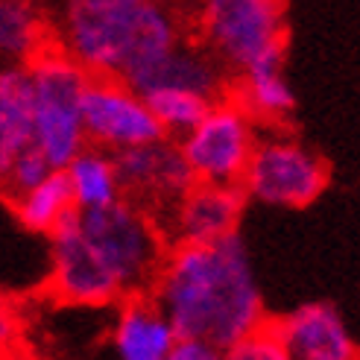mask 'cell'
Listing matches in <instances>:
<instances>
[{"instance_id": "cb8c5ba5", "label": "cell", "mask_w": 360, "mask_h": 360, "mask_svg": "<svg viewBox=\"0 0 360 360\" xmlns=\"http://www.w3.org/2000/svg\"><path fill=\"white\" fill-rule=\"evenodd\" d=\"M18 337H21V322H18L15 308L6 302V296H0V352H9Z\"/></svg>"}, {"instance_id": "8fae6325", "label": "cell", "mask_w": 360, "mask_h": 360, "mask_svg": "<svg viewBox=\"0 0 360 360\" xmlns=\"http://www.w3.org/2000/svg\"><path fill=\"white\" fill-rule=\"evenodd\" d=\"M246 202L240 185L196 182L158 220L170 243H217L238 235Z\"/></svg>"}, {"instance_id": "7402d4cb", "label": "cell", "mask_w": 360, "mask_h": 360, "mask_svg": "<svg viewBox=\"0 0 360 360\" xmlns=\"http://www.w3.org/2000/svg\"><path fill=\"white\" fill-rule=\"evenodd\" d=\"M53 173V165L39 153V150H27L21 158H18V165L12 167L9 179H6V188L0 191V193H6L9 200H15V196H21L24 191L35 188L39 182H44V179Z\"/></svg>"}, {"instance_id": "6da1fadb", "label": "cell", "mask_w": 360, "mask_h": 360, "mask_svg": "<svg viewBox=\"0 0 360 360\" xmlns=\"http://www.w3.org/2000/svg\"><path fill=\"white\" fill-rule=\"evenodd\" d=\"M153 299L179 337L229 349L266 322L264 296L240 235L217 243H170Z\"/></svg>"}, {"instance_id": "ac0fdd59", "label": "cell", "mask_w": 360, "mask_h": 360, "mask_svg": "<svg viewBox=\"0 0 360 360\" xmlns=\"http://www.w3.org/2000/svg\"><path fill=\"white\" fill-rule=\"evenodd\" d=\"M68 185L74 191L77 211H97L109 208L123 200V182L117 170V158L109 150H100L94 143L65 167Z\"/></svg>"}, {"instance_id": "ffe728a7", "label": "cell", "mask_w": 360, "mask_h": 360, "mask_svg": "<svg viewBox=\"0 0 360 360\" xmlns=\"http://www.w3.org/2000/svg\"><path fill=\"white\" fill-rule=\"evenodd\" d=\"M143 97H147L165 135L176 141L185 138L214 105V100L193 91H179V88H155V91H147Z\"/></svg>"}, {"instance_id": "277c9868", "label": "cell", "mask_w": 360, "mask_h": 360, "mask_svg": "<svg viewBox=\"0 0 360 360\" xmlns=\"http://www.w3.org/2000/svg\"><path fill=\"white\" fill-rule=\"evenodd\" d=\"M30 103H32V147L53 170H65L85 147L82 97L91 74L53 41L30 65Z\"/></svg>"}, {"instance_id": "30bf717a", "label": "cell", "mask_w": 360, "mask_h": 360, "mask_svg": "<svg viewBox=\"0 0 360 360\" xmlns=\"http://www.w3.org/2000/svg\"><path fill=\"white\" fill-rule=\"evenodd\" d=\"M50 238V290L68 304L82 308H105L120 304L123 293L112 276L100 266L79 229V211L53 231Z\"/></svg>"}, {"instance_id": "7c38bea8", "label": "cell", "mask_w": 360, "mask_h": 360, "mask_svg": "<svg viewBox=\"0 0 360 360\" xmlns=\"http://www.w3.org/2000/svg\"><path fill=\"white\" fill-rule=\"evenodd\" d=\"M132 85L141 94L155 91V88H179V91H193L217 103L231 91V74L200 39H185L167 56H161L143 74H138Z\"/></svg>"}, {"instance_id": "5bb4252c", "label": "cell", "mask_w": 360, "mask_h": 360, "mask_svg": "<svg viewBox=\"0 0 360 360\" xmlns=\"http://www.w3.org/2000/svg\"><path fill=\"white\" fill-rule=\"evenodd\" d=\"M179 340L182 337L153 293L129 296L117 304L112 322V349L117 360H167Z\"/></svg>"}, {"instance_id": "3957f363", "label": "cell", "mask_w": 360, "mask_h": 360, "mask_svg": "<svg viewBox=\"0 0 360 360\" xmlns=\"http://www.w3.org/2000/svg\"><path fill=\"white\" fill-rule=\"evenodd\" d=\"M79 229L100 266L120 287L123 299L153 290L170 249L155 214L123 196L109 208L79 211Z\"/></svg>"}, {"instance_id": "5b68a950", "label": "cell", "mask_w": 360, "mask_h": 360, "mask_svg": "<svg viewBox=\"0 0 360 360\" xmlns=\"http://www.w3.org/2000/svg\"><path fill=\"white\" fill-rule=\"evenodd\" d=\"M193 21L196 39L231 79L264 65H284V0H200Z\"/></svg>"}, {"instance_id": "e0dca14e", "label": "cell", "mask_w": 360, "mask_h": 360, "mask_svg": "<svg viewBox=\"0 0 360 360\" xmlns=\"http://www.w3.org/2000/svg\"><path fill=\"white\" fill-rule=\"evenodd\" d=\"M229 97H235L261 129H278L296 109V91L284 77V65H264L235 77Z\"/></svg>"}, {"instance_id": "9a60e30c", "label": "cell", "mask_w": 360, "mask_h": 360, "mask_svg": "<svg viewBox=\"0 0 360 360\" xmlns=\"http://www.w3.org/2000/svg\"><path fill=\"white\" fill-rule=\"evenodd\" d=\"M27 150H32V103L27 65H0V191Z\"/></svg>"}, {"instance_id": "9c48e42d", "label": "cell", "mask_w": 360, "mask_h": 360, "mask_svg": "<svg viewBox=\"0 0 360 360\" xmlns=\"http://www.w3.org/2000/svg\"><path fill=\"white\" fill-rule=\"evenodd\" d=\"M123 196L161 217L196 185V176L176 138H158L153 143L123 150L115 155Z\"/></svg>"}, {"instance_id": "8992f818", "label": "cell", "mask_w": 360, "mask_h": 360, "mask_svg": "<svg viewBox=\"0 0 360 360\" xmlns=\"http://www.w3.org/2000/svg\"><path fill=\"white\" fill-rule=\"evenodd\" d=\"M328 179L326 158L278 126L261 132L240 191L246 200L266 208H308L328 188Z\"/></svg>"}, {"instance_id": "4fadbf2b", "label": "cell", "mask_w": 360, "mask_h": 360, "mask_svg": "<svg viewBox=\"0 0 360 360\" xmlns=\"http://www.w3.org/2000/svg\"><path fill=\"white\" fill-rule=\"evenodd\" d=\"M276 326L293 360H360L343 314L328 302H304Z\"/></svg>"}, {"instance_id": "ba28073f", "label": "cell", "mask_w": 360, "mask_h": 360, "mask_svg": "<svg viewBox=\"0 0 360 360\" xmlns=\"http://www.w3.org/2000/svg\"><path fill=\"white\" fill-rule=\"evenodd\" d=\"M82 120L88 143L100 150L123 153L165 138L147 97L132 82L117 77H91L82 97Z\"/></svg>"}, {"instance_id": "603a6c76", "label": "cell", "mask_w": 360, "mask_h": 360, "mask_svg": "<svg viewBox=\"0 0 360 360\" xmlns=\"http://www.w3.org/2000/svg\"><path fill=\"white\" fill-rule=\"evenodd\" d=\"M167 360H226V349L208 343V340L182 337Z\"/></svg>"}, {"instance_id": "d6986e66", "label": "cell", "mask_w": 360, "mask_h": 360, "mask_svg": "<svg viewBox=\"0 0 360 360\" xmlns=\"http://www.w3.org/2000/svg\"><path fill=\"white\" fill-rule=\"evenodd\" d=\"M12 205L21 226H27L35 235H53L77 211L74 191L68 185L65 170H53L44 182L24 191L21 196H15Z\"/></svg>"}, {"instance_id": "7a4b0ae2", "label": "cell", "mask_w": 360, "mask_h": 360, "mask_svg": "<svg viewBox=\"0 0 360 360\" xmlns=\"http://www.w3.org/2000/svg\"><path fill=\"white\" fill-rule=\"evenodd\" d=\"M185 39L170 0H62L53 15V41L91 77L132 82Z\"/></svg>"}, {"instance_id": "44dd1931", "label": "cell", "mask_w": 360, "mask_h": 360, "mask_svg": "<svg viewBox=\"0 0 360 360\" xmlns=\"http://www.w3.org/2000/svg\"><path fill=\"white\" fill-rule=\"evenodd\" d=\"M226 360H293V357L276 322H264L261 328L238 340L235 346H229Z\"/></svg>"}, {"instance_id": "2e32d148", "label": "cell", "mask_w": 360, "mask_h": 360, "mask_svg": "<svg viewBox=\"0 0 360 360\" xmlns=\"http://www.w3.org/2000/svg\"><path fill=\"white\" fill-rule=\"evenodd\" d=\"M53 44V18L39 0H0V62L30 65Z\"/></svg>"}, {"instance_id": "52a82bcc", "label": "cell", "mask_w": 360, "mask_h": 360, "mask_svg": "<svg viewBox=\"0 0 360 360\" xmlns=\"http://www.w3.org/2000/svg\"><path fill=\"white\" fill-rule=\"evenodd\" d=\"M261 132V123L235 97H223L179 143L196 182L240 185Z\"/></svg>"}]
</instances>
